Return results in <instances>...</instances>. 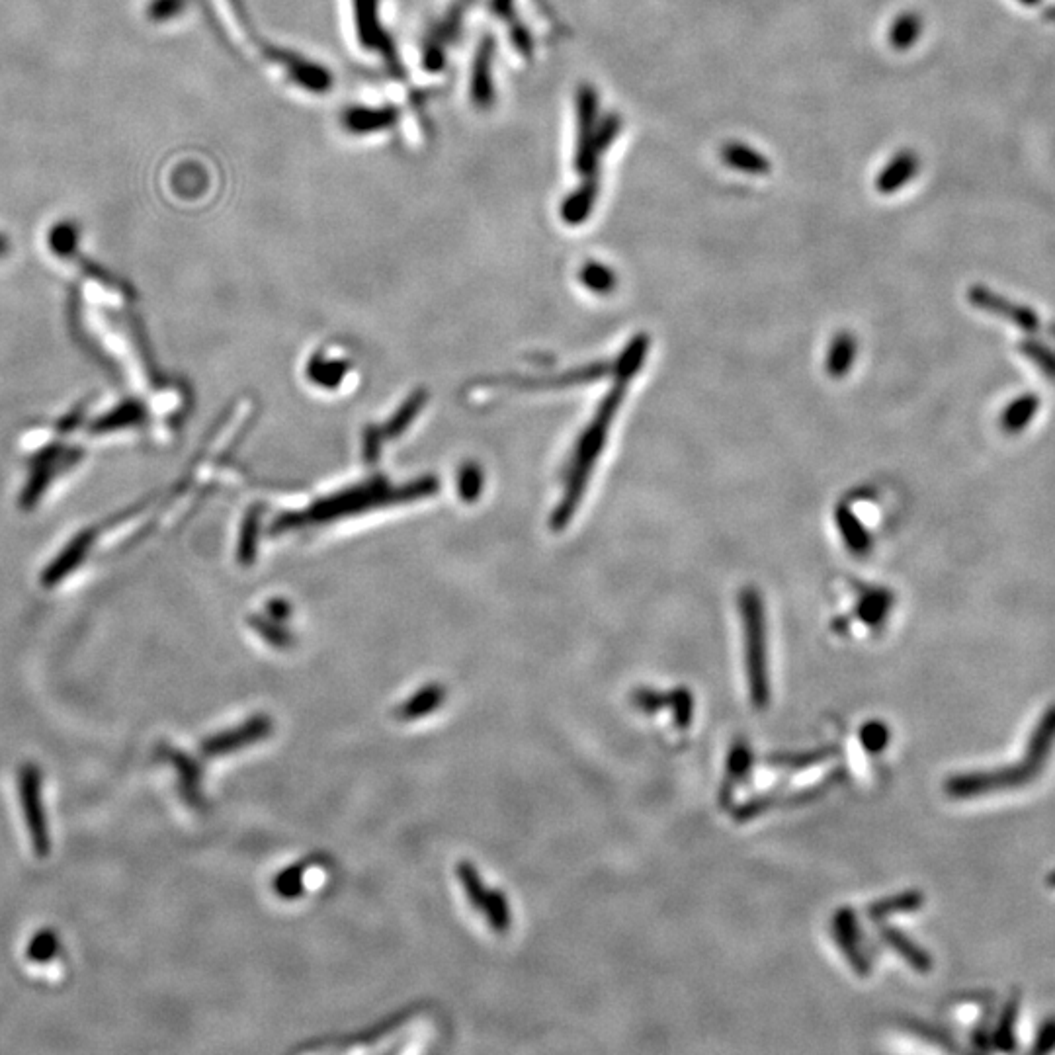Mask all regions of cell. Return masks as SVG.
<instances>
[{"instance_id": "20", "label": "cell", "mask_w": 1055, "mask_h": 1055, "mask_svg": "<svg viewBox=\"0 0 1055 1055\" xmlns=\"http://www.w3.org/2000/svg\"><path fill=\"white\" fill-rule=\"evenodd\" d=\"M83 553H85V540L79 538V540L69 548V553L63 555V557L51 567V571H47V575H45V583H47V585H53V583H57L59 579H63V577L69 573V569H71L77 561H81Z\"/></svg>"}, {"instance_id": "16", "label": "cell", "mask_w": 1055, "mask_h": 1055, "mask_svg": "<svg viewBox=\"0 0 1055 1055\" xmlns=\"http://www.w3.org/2000/svg\"><path fill=\"white\" fill-rule=\"evenodd\" d=\"M921 32H923L921 16L917 12H905L893 22L889 30V43L899 51L909 49L917 43Z\"/></svg>"}, {"instance_id": "23", "label": "cell", "mask_w": 1055, "mask_h": 1055, "mask_svg": "<svg viewBox=\"0 0 1055 1055\" xmlns=\"http://www.w3.org/2000/svg\"><path fill=\"white\" fill-rule=\"evenodd\" d=\"M1052 1050H1055V1018H1048L1042 1022L1038 1034H1036V1040H1034V1046H1032V1054L1042 1055L1050 1054Z\"/></svg>"}, {"instance_id": "8", "label": "cell", "mask_w": 1055, "mask_h": 1055, "mask_svg": "<svg viewBox=\"0 0 1055 1055\" xmlns=\"http://www.w3.org/2000/svg\"><path fill=\"white\" fill-rule=\"evenodd\" d=\"M1055 743V706L1048 708L1044 712V716L1038 721V725L1034 727L1030 739H1028V745H1026V753H1024V764H1028L1034 772H1040L1046 759L1050 757L1052 753V747Z\"/></svg>"}, {"instance_id": "27", "label": "cell", "mask_w": 1055, "mask_h": 1055, "mask_svg": "<svg viewBox=\"0 0 1055 1055\" xmlns=\"http://www.w3.org/2000/svg\"><path fill=\"white\" fill-rule=\"evenodd\" d=\"M1018 2L1024 6H1038L1042 0H1018Z\"/></svg>"}, {"instance_id": "10", "label": "cell", "mask_w": 1055, "mask_h": 1055, "mask_svg": "<svg viewBox=\"0 0 1055 1055\" xmlns=\"http://www.w3.org/2000/svg\"><path fill=\"white\" fill-rule=\"evenodd\" d=\"M854 360H856V338L850 333H839L833 338L829 352H827V360H825L827 374L837 380L844 378L850 372Z\"/></svg>"}, {"instance_id": "9", "label": "cell", "mask_w": 1055, "mask_h": 1055, "mask_svg": "<svg viewBox=\"0 0 1055 1055\" xmlns=\"http://www.w3.org/2000/svg\"><path fill=\"white\" fill-rule=\"evenodd\" d=\"M919 172V157L913 151H901L882 174L878 176V190L882 194H891L903 188Z\"/></svg>"}, {"instance_id": "22", "label": "cell", "mask_w": 1055, "mask_h": 1055, "mask_svg": "<svg viewBox=\"0 0 1055 1055\" xmlns=\"http://www.w3.org/2000/svg\"><path fill=\"white\" fill-rule=\"evenodd\" d=\"M862 741L868 751H882L889 741V731L884 723H868L862 729Z\"/></svg>"}, {"instance_id": "18", "label": "cell", "mask_w": 1055, "mask_h": 1055, "mask_svg": "<svg viewBox=\"0 0 1055 1055\" xmlns=\"http://www.w3.org/2000/svg\"><path fill=\"white\" fill-rule=\"evenodd\" d=\"M923 895L917 893V891H907V893H901L893 899H887V901H880L878 905H872L870 909V917L876 919V917H887L895 911H915L923 905Z\"/></svg>"}, {"instance_id": "28", "label": "cell", "mask_w": 1055, "mask_h": 1055, "mask_svg": "<svg viewBox=\"0 0 1055 1055\" xmlns=\"http://www.w3.org/2000/svg\"><path fill=\"white\" fill-rule=\"evenodd\" d=\"M1048 884H1050V886L1052 887H1055V872H1052V874L1048 876Z\"/></svg>"}, {"instance_id": "15", "label": "cell", "mask_w": 1055, "mask_h": 1055, "mask_svg": "<svg viewBox=\"0 0 1055 1055\" xmlns=\"http://www.w3.org/2000/svg\"><path fill=\"white\" fill-rule=\"evenodd\" d=\"M1020 1009V997L1013 995L1009 1003L1003 1007V1013L999 1018V1024L993 1032V1044L1001 1052H1014L1016 1050V1018Z\"/></svg>"}, {"instance_id": "17", "label": "cell", "mask_w": 1055, "mask_h": 1055, "mask_svg": "<svg viewBox=\"0 0 1055 1055\" xmlns=\"http://www.w3.org/2000/svg\"><path fill=\"white\" fill-rule=\"evenodd\" d=\"M59 946L61 942L57 932L53 929H42L30 938L26 956L34 964H49L59 954Z\"/></svg>"}, {"instance_id": "4", "label": "cell", "mask_w": 1055, "mask_h": 1055, "mask_svg": "<svg viewBox=\"0 0 1055 1055\" xmlns=\"http://www.w3.org/2000/svg\"><path fill=\"white\" fill-rule=\"evenodd\" d=\"M1036 776H1038V772H1034L1028 764L1022 762L1018 766L1013 764V766H1003V768H995V770L954 776V778H950L946 782L944 788H946V794L950 798L968 800V798L987 796V794H995V792H1003V790L1024 786L1030 780H1034Z\"/></svg>"}, {"instance_id": "12", "label": "cell", "mask_w": 1055, "mask_h": 1055, "mask_svg": "<svg viewBox=\"0 0 1055 1055\" xmlns=\"http://www.w3.org/2000/svg\"><path fill=\"white\" fill-rule=\"evenodd\" d=\"M723 161L731 169L743 170V172H751V174H764L770 169L768 161L760 153H757L751 147H747V145H741V143L725 145Z\"/></svg>"}, {"instance_id": "26", "label": "cell", "mask_w": 1055, "mask_h": 1055, "mask_svg": "<svg viewBox=\"0 0 1055 1055\" xmlns=\"http://www.w3.org/2000/svg\"><path fill=\"white\" fill-rule=\"evenodd\" d=\"M6 253H8V243H6L4 237H0V256H4Z\"/></svg>"}, {"instance_id": "1", "label": "cell", "mask_w": 1055, "mask_h": 1055, "mask_svg": "<svg viewBox=\"0 0 1055 1055\" xmlns=\"http://www.w3.org/2000/svg\"><path fill=\"white\" fill-rule=\"evenodd\" d=\"M649 344L651 342L647 335H635L618 356L612 368L614 383L598 403L592 421L585 426L569 460L561 501L557 503L551 516V526L555 530H563L575 516L577 508L581 507L587 487L591 483L592 471L606 448L610 428L620 413V407L626 401L633 378L641 372L647 360Z\"/></svg>"}, {"instance_id": "2", "label": "cell", "mask_w": 1055, "mask_h": 1055, "mask_svg": "<svg viewBox=\"0 0 1055 1055\" xmlns=\"http://www.w3.org/2000/svg\"><path fill=\"white\" fill-rule=\"evenodd\" d=\"M739 612L745 641V667L749 676L751 702L755 708H766L770 700L768 680V635L762 596L755 587H747L739 594Z\"/></svg>"}, {"instance_id": "24", "label": "cell", "mask_w": 1055, "mask_h": 1055, "mask_svg": "<svg viewBox=\"0 0 1055 1055\" xmlns=\"http://www.w3.org/2000/svg\"><path fill=\"white\" fill-rule=\"evenodd\" d=\"M137 419H139V409L135 405H124L120 411H116L108 419L100 421V426L102 428H114V426H122V424L137 421Z\"/></svg>"}, {"instance_id": "5", "label": "cell", "mask_w": 1055, "mask_h": 1055, "mask_svg": "<svg viewBox=\"0 0 1055 1055\" xmlns=\"http://www.w3.org/2000/svg\"><path fill=\"white\" fill-rule=\"evenodd\" d=\"M458 876L462 880V886H464L469 901L473 903V907L477 911L483 913V917H487V921H489V925L493 927V930L495 932H507L508 927H510V909H508L505 893L493 891V889H487V887L483 886L479 876H477L475 866L469 864V862L460 864Z\"/></svg>"}, {"instance_id": "6", "label": "cell", "mask_w": 1055, "mask_h": 1055, "mask_svg": "<svg viewBox=\"0 0 1055 1055\" xmlns=\"http://www.w3.org/2000/svg\"><path fill=\"white\" fill-rule=\"evenodd\" d=\"M270 731H272L270 718L268 716H256V718L247 721L245 725H241L237 729L217 733V735L210 737L208 741H204L202 753L208 755V757L225 755V753L237 751V749H241L245 745H251L253 741L268 737Z\"/></svg>"}, {"instance_id": "14", "label": "cell", "mask_w": 1055, "mask_h": 1055, "mask_svg": "<svg viewBox=\"0 0 1055 1055\" xmlns=\"http://www.w3.org/2000/svg\"><path fill=\"white\" fill-rule=\"evenodd\" d=\"M444 688L440 684H430L426 686L424 690H421L413 700L405 702L397 712L395 716L399 719H417L421 716H426L430 710H434L436 706H440L444 702Z\"/></svg>"}, {"instance_id": "19", "label": "cell", "mask_w": 1055, "mask_h": 1055, "mask_svg": "<svg viewBox=\"0 0 1055 1055\" xmlns=\"http://www.w3.org/2000/svg\"><path fill=\"white\" fill-rule=\"evenodd\" d=\"M585 286L596 294H610L616 288V274L608 266L592 262L583 270Z\"/></svg>"}, {"instance_id": "21", "label": "cell", "mask_w": 1055, "mask_h": 1055, "mask_svg": "<svg viewBox=\"0 0 1055 1055\" xmlns=\"http://www.w3.org/2000/svg\"><path fill=\"white\" fill-rule=\"evenodd\" d=\"M887 596L882 592L872 591L860 602V616L868 624H878L887 610Z\"/></svg>"}, {"instance_id": "3", "label": "cell", "mask_w": 1055, "mask_h": 1055, "mask_svg": "<svg viewBox=\"0 0 1055 1055\" xmlns=\"http://www.w3.org/2000/svg\"><path fill=\"white\" fill-rule=\"evenodd\" d=\"M18 794L22 803L24 823L30 835V844L38 858H47L51 852V833L45 815L42 798V770L34 762H26L18 770Z\"/></svg>"}, {"instance_id": "11", "label": "cell", "mask_w": 1055, "mask_h": 1055, "mask_svg": "<svg viewBox=\"0 0 1055 1055\" xmlns=\"http://www.w3.org/2000/svg\"><path fill=\"white\" fill-rule=\"evenodd\" d=\"M882 938L899 956H903L915 970L929 971L932 968V960H930L929 954L925 950H921L915 942H911L899 930L884 929L882 930Z\"/></svg>"}, {"instance_id": "13", "label": "cell", "mask_w": 1055, "mask_h": 1055, "mask_svg": "<svg viewBox=\"0 0 1055 1055\" xmlns=\"http://www.w3.org/2000/svg\"><path fill=\"white\" fill-rule=\"evenodd\" d=\"M837 526L843 536L846 548L852 553H866L870 549V536L864 530V526L858 522V518L846 507L837 510Z\"/></svg>"}, {"instance_id": "25", "label": "cell", "mask_w": 1055, "mask_h": 1055, "mask_svg": "<svg viewBox=\"0 0 1055 1055\" xmlns=\"http://www.w3.org/2000/svg\"><path fill=\"white\" fill-rule=\"evenodd\" d=\"M1042 16H1044V20H1048L1050 24H1055V4L1046 6V8L1042 10Z\"/></svg>"}, {"instance_id": "7", "label": "cell", "mask_w": 1055, "mask_h": 1055, "mask_svg": "<svg viewBox=\"0 0 1055 1055\" xmlns=\"http://www.w3.org/2000/svg\"><path fill=\"white\" fill-rule=\"evenodd\" d=\"M159 755H161V759L167 760L176 768V772H178V786H180V794L184 796V800L192 803V807H200L202 805V790H200L202 772H200V766L190 757H186L184 753H180L176 749H170V747H161Z\"/></svg>"}]
</instances>
